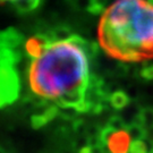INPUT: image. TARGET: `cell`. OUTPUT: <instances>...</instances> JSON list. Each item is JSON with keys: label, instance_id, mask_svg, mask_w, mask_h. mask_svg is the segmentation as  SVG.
Masks as SVG:
<instances>
[{"label": "cell", "instance_id": "obj_1", "mask_svg": "<svg viewBox=\"0 0 153 153\" xmlns=\"http://www.w3.org/2000/svg\"><path fill=\"white\" fill-rule=\"evenodd\" d=\"M39 35L41 49L30 58L27 71L32 92L61 108L90 112L86 93L97 47L71 33L59 35L53 31Z\"/></svg>", "mask_w": 153, "mask_h": 153}, {"label": "cell", "instance_id": "obj_2", "mask_svg": "<svg viewBox=\"0 0 153 153\" xmlns=\"http://www.w3.org/2000/svg\"><path fill=\"white\" fill-rule=\"evenodd\" d=\"M98 39L107 55L123 62L153 58V5L149 0H116L100 18Z\"/></svg>", "mask_w": 153, "mask_h": 153}, {"label": "cell", "instance_id": "obj_3", "mask_svg": "<svg viewBox=\"0 0 153 153\" xmlns=\"http://www.w3.org/2000/svg\"><path fill=\"white\" fill-rule=\"evenodd\" d=\"M22 41L23 36L13 28L0 32V109L19 98L21 78L17 65L22 59Z\"/></svg>", "mask_w": 153, "mask_h": 153}, {"label": "cell", "instance_id": "obj_4", "mask_svg": "<svg viewBox=\"0 0 153 153\" xmlns=\"http://www.w3.org/2000/svg\"><path fill=\"white\" fill-rule=\"evenodd\" d=\"M131 142L127 129L114 131L107 137L105 146L109 153H129Z\"/></svg>", "mask_w": 153, "mask_h": 153}, {"label": "cell", "instance_id": "obj_5", "mask_svg": "<svg viewBox=\"0 0 153 153\" xmlns=\"http://www.w3.org/2000/svg\"><path fill=\"white\" fill-rule=\"evenodd\" d=\"M58 116H59V107L57 104H48L47 102L35 108V112L31 116L30 121L33 128L38 129L48 125Z\"/></svg>", "mask_w": 153, "mask_h": 153}, {"label": "cell", "instance_id": "obj_6", "mask_svg": "<svg viewBox=\"0 0 153 153\" xmlns=\"http://www.w3.org/2000/svg\"><path fill=\"white\" fill-rule=\"evenodd\" d=\"M131 103V98L124 91H115L110 95V105L115 110H124Z\"/></svg>", "mask_w": 153, "mask_h": 153}, {"label": "cell", "instance_id": "obj_7", "mask_svg": "<svg viewBox=\"0 0 153 153\" xmlns=\"http://www.w3.org/2000/svg\"><path fill=\"white\" fill-rule=\"evenodd\" d=\"M136 121L140 123L146 131L152 129L153 128V108H150V107L141 108Z\"/></svg>", "mask_w": 153, "mask_h": 153}, {"label": "cell", "instance_id": "obj_8", "mask_svg": "<svg viewBox=\"0 0 153 153\" xmlns=\"http://www.w3.org/2000/svg\"><path fill=\"white\" fill-rule=\"evenodd\" d=\"M127 131H128V134L131 135V138L133 142H135V141H142L144 140L145 137H146V129L143 127L140 123H133V124H129V125L127 126Z\"/></svg>", "mask_w": 153, "mask_h": 153}, {"label": "cell", "instance_id": "obj_9", "mask_svg": "<svg viewBox=\"0 0 153 153\" xmlns=\"http://www.w3.org/2000/svg\"><path fill=\"white\" fill-rule=\"evenodd\" d=\"M105 125L111 127L115 131H121V129H126L127 128V125H126V123L124 121V119L118 115L110 116V118L105 123Z\"/></svg>", "mask_w": 153, "mask_h": 153}, {"label": "cell", "instance_id": "obj_10", "mask_svg": "<svg viewBox=\"0 0 153 153\" xmlns=\"http://www.w3.org/2000/svg\"><path fill=\"white\" fill-rule=\"evenodd\" d=\"M129 153H150L146 144L144 142V140L142 141H135V142H131V150Z\"/></svg>", "mask_w": 153, "mask_h": 153}, {"label": "cell", "instance_id": "obj_11", "mask_svg": "<svg viewBox=\"0 0 153 153\" xmlns=\"http://www.w3.org/2000/svg\"><path fill=\"white\" fill-rule=\"evenodd\" d=\"M78 153H109V151L107 150V146L102 145H88L81 149Z\"/></svg>", "mask_w": 153, "mask_h": 153}, {"label": "cell", "instance_id": "obj_12", "mask_svg": "<svg viewBox=\"0 0 153 153\" xmlns=\"http://www.w3.org/2000/svg\"><path fill=\"white\" fill-rule=\"evenodd\" d=\"M140 76L146 79V81H152L153 79V64H146L141 68L140 71Z\"/></svg>", "mask_w": 153, "mask_h": 153}, {"label": "cell", "instance_id": "obj_13", "mask_svg": "<svg viewBox=\"0 0 153 153\" xmlns=\"http://www.w3.org/2000/svg\"><path fill=\"white\" fill-rule=\"evenodd\" d=\"M1 1H7V2H11L13 5L15 6V8H16V7H18V6L23 5V4L27 2V1H32V0H1Z\"/></svg>", "mask_w": 153, "mask_h": 153}, {"label": "cell", "instance_id": "obj_14", "mask_svg": "<svg viewBox=\"0 0 153 153\" xmlns=\"http://www.w3.org/2000/svg\"><path fill=\"white\" fill-rule=\"evenodd\" d=\"M0 153H7V152H6V150L2 148V146H0Z\"/></svg>", "mask_w": 153, "mask_h": 153}, {"label": "cell", "instance_id": "obj_15", "mask_svg": "<svg viewBox=\"0 0 153 153\" xmlns=\"http://www.w3.org/2000/svg\"><path fill=\"white\" fill-rule=\"evenodd\" d=\"M149 2H150L151 5H153V0H149Z\"/></svg>", "mask_w": 153, "mask_h": 153}, {"label": "cell", "instance_id": "obj_16", "mask_svg": "<svg viewBox=\"0 0 153 153\" xmlns=\"http://www.w3.org/2000/svg\"><path fill=\"white\" fill-rule=\"evenodd\" d=\"M151 153H153V151H152V152H151Z\"/></svg>", "mask_w": 153, "mask_h": 153}]
</instances>
